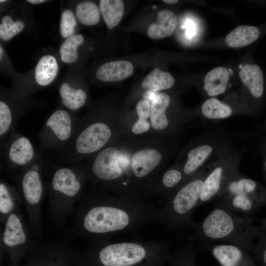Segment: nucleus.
<instances>
[{
  "mask_svg": "<svg viewBox=\"0 0 266 266\" xmlns=\"http://www.w3.org/2000/svg\"><path fill=\"white\" fill-rule=\"evenodd\" d=\"M23 204L22 200L16 186L1 178L0 181V221L3 225L7 217Z\"/></svg>",
  "mask_w": 266,
  "mask_h": 266,
  "instance_id": "a211bd4d",
  "label": "nucleus"
},
{
  "mask_svg": "<svg viewBox=\"0 0 266 266\" xmlns=\"http://www.w3.org/2000/svg\"><path fill=\"white\" fill-rule=\"evenodd\" d=\"M102 266H137L150 257L162 256L172 243L167 240L92 243Z\"/></svg>",
  "mask_w": 266,
  "mask_h": 266,
  "instance_id": "423d86ee",
  "label": "nucleus"
},
{
  "mask_svg": "<svg viewBox=\"0 0 266 266\" xmlns=\"http://www.w3.org/2000/svg\"><path fill=\"white\" fill-rule=\"evenodd\" d=\"M5 1H6V0H0V2H5Z\"/></svg>",
  "mask_w": 266,
  "mask_h": 266,
  "instance_id": "58836bf2",
  "label": "nucleus"
},
{
  "mask_svg": "<svg viewBox=\"0 0 266 266\" xmlns=\"http://www.w3.org/2000/svg\"><path fill=\"white\" fill-rule=\"evenodd\" d=\"M171 99L170 96L158 92L151 101V114L149 120L151 135L162 137H173L189 122V116L174 114L169 111Z\"/></svg>",
  "mask_w": 266,
  "mask_h": 266,
  "instance_id": "f8f14e48",
  "label": "nucleus"
},
{
  "mask_svg": "<svg viewBox=\"0 0 266 266\" xmlns=\"http://www.w3.org/2000/svg\"><path fill=\"white\" fill-rule=\"evenodd\" d=\"M211 164L187 180L162 207L163 223L169 230L191 228V216L198 206L205 177Z\"/></svg>",
  "mask_w": 266,
  "mask_h": 266,
  "instance_id": "0eeeda50",
  "label": "nucleus"
},
{
  "mask_svg": "<svg viewBox=\"0 0 266 266\" xmlns=\"http://www.w3.org/2000/svg\"><path fill=\"white\" fill-rule=\"evenodd\" d=\"M265 170H266V160L265 162Z\"/></svg>",
  "mask_w": 266,
  "mask_h": 266,
  "instance_id": "4c0bfd02",
  "label": "nucleus"
},
{
  "mask_svg": "<svg viewBox=\"0 0 266 266\" xmlns=\"http://www.w3.org/2000/svg\"><path fill=\"white\" fill-rule=\"evenodd\" d=\"M59 93L64 106L72 112L83 107L88 98L85 90L73 87L67 83H64L60 86Z\"/></svg>",
  "mask_w": 266,
  "mask_h": 266,
  "instance_id": "b1692460",
  "label": "nucleus"
},
{
  "mask_svg": "<svg viewBox=\"0 0 266 266\" xmlns=\"http://www.w3.org/2000/svg\"><path fill=\"white\" fill-rule=\"evenodd\" d=\"M2 54H3V49H2V47H1V46H0V60L1 59Z\"/></svg>",
  "mask_w": 266,
  "mask_h": 266,
  "instance_id": "e433bc0d",
  "label": "nucleus"
},
{
  "mask_svg": "<svg viewBox=\"0 0 266 266\" xmlns=\"http://www.w3.org/2000/svg\"><path fill=\"white\" fill-rule=\"evenodd\" d=\"M119 113L110 108L92 111L81 118L77 133L61 151V161L76 165L121 139Z\"/></svg>",
  "mask_w": 266,
  "mask_h": 266,
  "instance_id": "7ed1b4c3",
  "label": "nucleus"
},
{
  "mask_svg": "<svg viewBox=\"0 0 266 266\" xmlns=\"http://www.w3.org/2000/svg\"><path fill=\"white\" fill-rule=\"evenodd\" d=\"M158 22L151 24L147 30L148 36L154 39L170 36L177 25V17L173 12L163 10L158 14Z\"/></svg>",
  "mask_w": 266,
  "mask_h": 266,
  "instance_id": "412c9836",
  "label": "nucleus"
},
{
  "mask_svg": "<svg viewBox=\"0 0 266 266\" xmlns=\"http://www.w3.org/2000/svg\"><path fill=\"white\" fill-rule=\"evenodd\" d=\"M87 176L81 165L56 167L46 185L48 194L49 214L57 226H62L74 209L83 194Z\"/></svg>",
  "mask_w": 266,
  "mask_h": 266,
  "instance_id": "39448f33",
  "label": "nucleus"
},
{
  "mask_svg": "<svg viewBox=\"0 0 266 266\" xmlns=\"http://www.w3.org/2000/svg\"><path fill=\"white\" fill-rule=\"evenodd\" d=\"M27 1L31 3H32V4H39V3H41L46 2V0H28Z\"/></svg>",
  "mask_w": 266,
  "mask_h": 266,
  "instance_id": "f704fd0d",
  "label": "nucleus"
},
{
  "mask_svg": "<svg viewBox=\"0 0 266 266\" xmlns=\"http://www.w3.org/2000/svg\"><path fill=\"white\" fill-rule=\"evenodd\" d=\"M154 223H163L162 207L145 198L101 190L84 191L78 201L72 233L98 243Z\"/></svg>",
  "mask_w": 266,
  "mask_h": 266,
  "instance_id": "f03ea898",
  "label": "nucleus"
},
{
  "mask_svg": "<svg viewBox=\"0 0 266 266\" xmlns=\"http://www.w3.org/2000/svg\"><path fill=\"white\" fill-rule=\"evenodd\" d=\"M58 71V65L55 57L45 55L39 60L35 69V79L40 86H46L55 78Z\"/></svg>",
  "mask_w": 266,
  "mask_h": 266,
  "instance_id": "393cba45",
  "label": "nucleus"
},
{
  "mask_svg": "<svg viewBox=\"0 0 266 266\" xmlns=\"http://www.w3.org/2000/svg\"><path fill=\"white\" fill-rule=\"evenodd\" d=\"M195 237L201 240L223 241L245 250L253 249V241L263 232L251 218L239 216L216 205L201 222L193 223Z\"/></svg>",
  "mask_w": 266,
  "mask_h": 266,
  "instance_id": "20e7f679",
  "label": "nucleus"
},
{
  "mask_svg": "<svg viewBox=\"0 0 266 266\" xmlns=\"http://www.w3.org/2000/svg\"><path fill=\"white\" fill-rule=\"evenodd\" d=\"M163 1L168 4H174L177 3L178 0H164Z\"/></svg>",
  "mask_w": 266,
  "mask_h": 266,
  "instance_id": "c9c22d12",
  "label": "nucleus"
},
{
  "mask_svg": "<svg viewBox=\"0 0 266 266\" xmlns=\"http://www.w3.org/2000/svg\"><path fill=\"white\" fill-rule=\"evenodd\" d=\"M43 165L41 153L30 165L20 171L16 177L17 188L24 205L28 221L35 239H42L41 210L46 192L43 179Z\"/></svg>",
  "mask_w": 266,
  "mask_h": 266,
  "instance_id": "6e6552de",
  "label": "nucleus"
},
{
  "mask_svg": "<svg viewBox=\"0 0 266 266\" xmlns=\"http://www.w3.org/2000/svg\"><path fill=\"white\" fill-rule=\"evenodd\" d=\"M186 181L181 165L175 161L161 173L152 186L149 195L159 197L165 203Z\"/></svg>",
  "mask_w": 266,
  "mask_h": 266,
  "instance_id": "2eb2a0df",
  "label": "nucleus"
},
{
  "mask_svg": "<svg viewBox=\"0 0 266 266\" xmlns=\"http://www.w3.org/2000/svg\"><path fill=\"white\" fill-rule=\"evenodd\" d=\"M2 24L3 25H10L14 23L9 16H5L2 19Z\"/></svg>",
  "mask_w": 266,
  "mask_h": 266,
  "instance_id": "72a5a7b5",
  "label": "nucleus"
},
{
  "mask_svg": "<svg viewBox=\"0 0 266 266\" xmlns=\"http://www.w3.org/2000/svg\"><path fill=\"white\" fill-rule=\"evenodd\" d=\"M201 113L207 119L216 121L232 116L233 110L229 104L215 98H211L201 105Z\"/></svg>",
  "mask_w": 266,
  "mask_h": 266,
  "instance_id": "bb28decb",
  "label": "nucleus"
},
{
  "mask_svg": "<svg viewBox=\"0 0 266 266\" xmlns=\"http://www.w3.org/2000/svg\"><path fill=\"white\" fill-rule=\"evenodd\" d=\"M0 233V247L15 255L30 250L35 240L29 222L21 208L11 213L6 218Z\"/></svg>",
  "mask_w": 266,
  "mask_h": 266,
  "instance_id": "ddd939ff",
  "label": "nucleus"
},
{
  "mask_svg": "<svg viewBox=\"0 0 266 266\" xmlns=\"http://www.w3.org/2000/svg\"><path fill=\"white\" fill-rule=\"evenodd\" d=\"M240 156L230 151L212 163L205 177L198 206L217 198L228 183L239 174Z\"/></svg>",
  "mask_w": 266,
  "mask_h": 266,
  "instance_id": "9b49d317",
  "label": "nucleus"
},
{
  "mask_svg": "<svg viewBox=\"0 0 266 266\" xmlns=\"http://www.w3.org/2000/svg\"><path fill=\"white\" fill-rule=\"evenodd\" d=\"M100 9L109 29H112L118 25L124 12V3L121 0H101Z\"/></svg>",
  "mask_w": 266,
  "mask_h": 266,
  "instance_id": "cd10ccee",
  "label": "nucleus"
},
{
  "mask_svg": "<svg viewBox=\"0 0 266 266\" xmlns=\"http://www.w3.org/2000/svg\"><path fill=\"white\" fill-rule=\"evenodd\" d=\"M245 249L234 244L225 243L211 247L213 256L222 266H249L250 260Z\"/></svg>",
  "mask_w": 266,
  "mask_h": 266,
  "instance_id": "dca6fc26",
  "label": "nucleus"
},
{
  "mask_svg": "<svg viewBox=\"0 0 266 266\" xmlns=\"http://www.w3.org/2000/svg\"><path fill=\"white\" fill-rule=\"evenodd\" d=\"M230 151L225 140L214 136L201 137L191 141L175 161L181 165L187 180Z\"/></svg>",
  "mask_w": 266,
  "mask_h": 266,
  "instance_id": "1a4fd4ad",
  "label": "nucleus"
},
{
  "mask_svg": "<svg viewBox=\"0 0 266 266\" xmlns=\"http://www.w3.org/2000/svg\"><path fill=\"white\" fill-rule=\"evenodd\" d=\"M133 71V66L129 61H112L100 66L97 71L96 76L102 81L117 82L129 77Z\"/></svg>",
  "mask_w": 266,
  "mask_h": 266,
  "instance_id": "aec40b11",
  "label": "nucleus"
},
{
  "mask_svg": "<svg viewBox=\"0 0 266 266\" xmlns=\"http://www.w3.org/2000/svg\"><path fill=\"white\" fill-rule=\"evenodd\" d=\"M258 241L255 251L261 259L263 265L266 266V234L262 232L258 237Z\"/></svg>",
  "mask_w": 266,
  "mask_h": 266,
  "instance_id": "473e14b6",
  "label": "nucleus"
},
{
  "mask_svg": "<svg viewBox=\"0 0 266 266\" xmlns=\"http://www.w3.org/2000/svg\"><path fill=\"white\" fill-rule=\"evenodd\" d=\"M230 72L224 67H215L209 71L204 79L203 89L209 97L224 93L228 87Z\"/></svg>",
  "mask_w": 266,
  "mask_h": 266,
  "instance_id": "4be33fe9",
  "label": "nucleus"
},
{
  "mask_svg": "<svg viewBox=\"0 0 266 266\" xmlns=\"http://www.w3.org/2000/svg\"><path fill=\"white\" fill-rule=\"evenodd\" d=\"M24 23L17 21L12 24L0 25V37L3 40H8L19 33L24 28Z\"/></svg>",
  "mask_w": 266,
  "mask_h": 266,
  "instance_id": "2f4dec72",
  "label": "nucleus"
},
{
  "mask_svg": "<svg viewBox=\"0 0 266 266\" xmlns=\"http://www.w3.org/2000/svg\"><path fill=\"white\" fill-rule=\"evenodd\" d=\"M178 145L173 137L147 135L122 139L81 165L88 180L100 190L145 198Z\"/></svg>",
  "mask_w": 266,
  "mask_h": 266,
  "instance_id": "f257e3e1",
  "label": "nucleus"
},
{
  "mask_svg": "<svg viewBox=\"0 0 266 266\" xmlns=\"http://www.w3.org/2000/svg\"><path fill=\"white\" fill-rule=\"evenodd\" d=\"M80 119L69 110L63 108L55 110L45 121L39 132L41 149L64 150L74 138Z\"/></svg>",
  "mask_w": 266,
  "mask_h": 266,
  "instance_id": "9d476101",
  "label": "nucleus"
},
{
  "mask_svg": "<svg viewBox=\"0 0 266 266\" xmlns=\"http://www.w3.org/2000/svg\"><path fill=\"white\" fill-rule=\"evenodd\" d=\"M75 13L78 20L85 25H94L100 21V10L95 3L90 1L79 3L76 6Z\"/></svg>",
  "mask_w": 266,
  "mask_h": 266,
  "instance_id": "c85d7f7f",
  "label": "nucleus"
},
{
  "mask_svg": "<svg viewBox=\"0 0 266 266\" xmlns=\"http://www.w3.org/2000/svg\"><path fill=\"white\" fill-rule=\"evenodd\" d=\"M174 84V79L168 72L155 68L143 80L141 87L146 90L160 92L171 88Z\"/></svg>",
  "mask_w": 266,
  "mask_h": 266,
  "instance_id": "a878e982",
  "label": "nucleus"
},
{
  "mask_svg": "<svg viewBox=\"0 0 266 266\" xmlns=\"http://www.w3.org/2000/svg\"><path fill=\"white\" fill-rule=\"evenodd\" d=\"M1 152L6 166L11 171H20L32 163L40 153L30 139L16 130L8 136Z\"/></svg>",
  "mask_w": 266,
  "mask_h": 266,
  "instance_id": "4468645a",
  "label": "nucleus"
},
{
  "mask_svg": "<svg viewBox=\"0 0 266 266\" xmlns=\"http://www.w3.org/2000/svg\"><path fill=\"white\" fill-rule=\"evenodd\" d=\"M76 21L73 12L69 9L64 10L61 16L60 32L64 38H68L73 35Z\"/></svg>",
  "mask_w": 266,
  "mask_h": 266,
  "instance_id": "7c9ffc66",
  "label": "nucleus"
},
{
  "mask_svg": "<svg viewBox=\"0 0 266 266\" xmlns=\"http://www.w3.org/2000/svg\"><path fill=\"white\" fill-rule=\"evenodd\" d=\"M240 79L255 99H260L264 92V76L258 65L247 64L240 66Z\"/></svg>",
  "mask_w": 266,
  "mask_h": 266,
  "instance_id": "6ab92c4d",
  "label": "nucleus"
},
{
  "mask_svg": "<svg viewBox=\"0 0 266 266\" xmlns=\"http://www.w3.org/2000/svg\"><path fill=\"white\" fill-rule=\"evenodd\" d=\"M235 194L245 195L262 205L266 204V194L260 190L256 182L240 174L231 180L219 196Z\"/></svg>",
  "mask_w": 266,
  "mask_h": 266,
  "instance_id": "f3484780",
  "label": "nucleus"
},
{
  "mask_svg": "<svg viewBox=\"0 0 266 266\" xmlns=\"http://www.w3.org/2000/svg\"><path fill=\"white\" fill-rule=\"evenodd\" d=\"M261 33V30L257 27L239 26L227 35L225 43L227 46L232 48L245 46L257 40Z\"/></svg>",
  "mask_w": 266,
  "mask_h": 266,
  "instance_id": "5701e85b",
  "label": "nucleus"
},
{
  "mask_svg": "<svg viewBox=\"0 0 266 266\" xmlns=\"http://www.w3.org/2000/svg\"><path fill=\"white\" fill-rule=\"evenodd\" d=\"M81 34H74L66 38L61 46V59L66 63L74 62L77 59V47L83 42Z\"/></svg>",
  "mask_w": 266,
  "mask_h": 266,
  "instance_id": "c756f323",
  "label": "nucleus"
}]
</instances>
